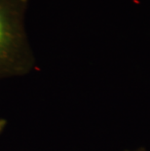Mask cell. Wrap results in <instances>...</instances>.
<instances>
[{
    "label": "cell",
    "instance_id": "1",
    "mask_svg": "<svg viewBox=\"0 0 150 151\" xmlns=\"http://www.w3.org/2000/svg\"><path fill=\"white\" fill-rule=\"evenodd\" d=\"M27 3L0 0V79L27 74L35 66L24 27Z\"/></svg>",
    "mask_w": 150,
    "mask_h": 151
},
{
    "label": "cell",
    "instance_id": "2",
    "mask_svg": "<svg viewBox=\"0 0 150 151\" xmlns=\"http://www.w3.org/2000/svg\"><path fill=\"white\" fill-rule=\"evenodd\" d=\"M6 125H7V121H6L5 119H3V118H0V134L4 131Z\"/></svg>",
    "mask_w": 150,
    "mask_h": 151
},
{
    "label": "cell",
    "instance_id": "3",
    "mask_svg": "<svg viewBox=\"0 0 150 151\" xmlns=\"http://www.w3.org/2000/svg\"><path fill=\"white\" fill-rule=\"evenodd\" d=\"M126 151H146L145 148H143V147H139L138 149H135V150H126Z\"/></svg>",
    "mask_w": 150,
    "mask_h": 151
},
{
    "label": "cell",
    "instance_id": "4",
    "mask_svg": "<svg viewBox=\"0 0 150 151\" xmlns=\"http://www.w3.org/2000/svg\"><path fill=\"white\" fill-rule=\"evenodd\" d=\"M25 1H27V2H28V1H29V0H25Z\"/></svg>",
    "mask_w": 150,
    "mask_h": 151
}]
</instances>
